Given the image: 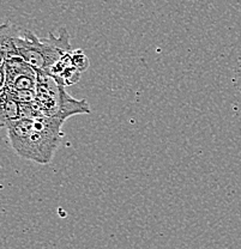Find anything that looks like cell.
<instances>
[{
    "mask_svg": "<svg viewBox=\"0 0 241 249\" xmlns=\"http://www.w3.org/2000/svg\"><path fill=\"white\" fill-rule=\"evenodd\" d=\"M65 120L56 116L20 118L5 124L10 144L18 156L37 164H49L64 138Z\"/></svg>",
    "mask_w": 241,
    "mask_h": 249,
    "instance_id": "6da1fadb",
    "label": "cell"
},
{
    "mask_svg": "<svg viewBox=\"0 0 241 249\" xmlns=\"http://www.w3.org/2000/svg\"><path fill=\"white\" fill-rule=\"evenodd\" d=\"M71 56L74 66H76L82 73L89 69V59H88V56L85 55V53L82 49H72Z\"/></svg>",
    "mask_w": 241,
    "mask_h": 249,
    "instance_id": "ba28073f",
    "label": "cell"
},
{
    "mask_svg": "<svg viewBox=\"0 0 241 249\" xmlns=\"http://www.w3.org/2000/svg\"><path fill=\"white\" fill-rule=\"evenodd\" d=\"M17 119H20L19 102L7 95L6 92L1 91V114H0L1 126L5 127L7 123L17 120Z\"/></svg>",
    "mask_w": 241,
    "mask_h": 249,
    "instance_id": "8992f818",
    "label": "cell"
},
{
    "mask_svg": "<svg viewBox=\"0 0 241 249\" xmlns=\"http://www.w3.org/2000/svg\"><path fill=\"white\" fill-rule=\"evenodd\" d=\"M36 73L37 83L35 88V101L43 115L56 116L66 121L71 116L92 113L87 100H76L72 97L67 93L66 87L48 72L36 70Z\"/></svg>",
    "mask_w": 241,
    "mask_h": 249,
    "instance_id": "3957f363",
    "label": "cell"
},
{
    "mask_svg": "<svg viewBox=\"0 0 241 249\" xmlns=\"http://www.w3.org/2000/svg\"><path fill=\"white\" fill-rule=\"evenodd\" d=\"M1 87L14 90H35L37 73L20 55L2 60Z\"/></svg>",
    "mask_w": 241,
    "mask_h": 249,
    "instance_id": "277c9868",
    "label": "cell"
},
{
    "mask_svg": "<svg viewBox=\"0 0 241 249\" xmlns=\"http://www.w3.org/2000/svg\"><path fill=\"white\" fill-rule=\"evenodd\" d=\"M12 24L7 23L1 27V34H0V48H1V59L12 58V56H18L19 53L17 51V47L15 45L14 34H12Z\"/></svg>",
    "mask_w": 241,
    "mask_h": 249,
    "instance_id": "52a82bcc",
    "label": "cell"
},
{
    "mask_svg": "<svg viewBox=\"0 0 241 249\" xmlns=\"http://www.w3.org/2000/svg\"><path fill=\"white\" fill-rule=\"evenodd\" d=\"M14 41L19 55L34 69L42 71H48L65 54L72 51L66 28H60L58 36L49 33L47 38H40L33 31L20 29V35H15Z\"/></svg>",
    "mask_w": 241,
    "mask_h": 249,
    "instance_id": "7a4b0ae2",
    "label": "cell"
},
{
    "mask_svg": "<svg viewBox=\"0 0 241 249\" xmlns=\"http://www.w3.org/2000/svg\"><path fill=\"white\" fill-rule=\"evenodd\" d=\"M234 85H235V91H237L238 108H239L241 113V60L239 61V64H238L237 70H235Z\"/></svg>",
    "mask_w": 241,
    "mask_h": 249,
    "instance_id": "9c48e42d",
    "label": "cell"
},
{
    "mask_svg": "<svg viewBox=\"0 0 241 249\" xmlns=\"http://www.w3.org/2000/svg\"><path fill=\"white\" fill-rule=\"evenodd\" d=\"M46 72L52 74L58 82L64 84L65 87H71V85L78 83L80 76H82V72L74 66V61H72L71 51H70L69 53L65 54L60 60L56 62V64Z\"/></svg>",
    "mask_w": 241,
    "mask_h": 249,
    "instance_id": "5b68a950",
    "label": "cell"
}]
</instances>
